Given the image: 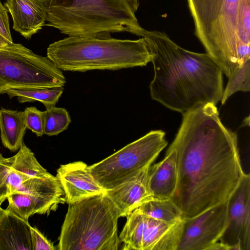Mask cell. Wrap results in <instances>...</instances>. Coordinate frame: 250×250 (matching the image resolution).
<instances>
[{"label":"cell","instance_id":"6da1fadb","mask_svg":"<svg viewBox=\"0 0 250 250\" xmlns=\"http://www.w3.org/2000/svg\"><path fill=\"white\" fill-rule=\"evenodd\" d=\"M168 149L175 154L177 183L171 200L183 219L227 202L245 175L237 134L208 103L183 114Z\"/></svg>","mask_w":250,"mask_h":250},{"label":"cell","instance_id":"7a4b0ae2","mask_svg":"<svg viewBox=\"0 0 250 250\" xmlns=\"http://www.w3.org/2000/svg\"><path fill=\"white\" fill-rule=\"evenodd\" d=\"M140 36L146 42L154 67L152 99L182 114L221 100L223 72L208 53L186 50L164 32L143 29Z\"/></svg>","mask_w":250,"mask_h":250},{"label":"cell","instance_id":"3957f363","mask_svg":"<svg viewBox=\"0 0 250 250\" xmlns=\"http://www.w3.org/2000/svg\"><path fill=\"white\" fill-rule=\"evenodd\" d=\"M195 34L223 73L231 77L250 60L241 42L239 22L250 0H187Z\"/></svg>","mask_w":250,"mask_h":250},{"label":"cell","instance_id":"277c9868","mask_svg":"<svg viewBox=\"0 0 250 250\" xmlns=\"http://www.w3.org/2000/svg\"><path fill=\"white\" fill-rule=\"evenodd\" d=\"M47 25L68 36L105 38L144 29L127 0H46Z\"/></svg>","mask_w":250,"mask_h":250},{"label":"cell","instance_id":"5b68a950","mask_svg":"<svg viewBox=\"0 0 250 250\" xmlns=\"http://www.w3.org/2000/svg\"><path fill=\"white\" fill-rule=\"evenodd\" d=\"M47 57L61 70L73 72L144 66L151 60L143 37L132 40L68 36L50 44Z\"/></svg>","mask_w":250,"mask_h":250},{"label":"cell","instance_id":"8992f818","mask_svg":"<svg viewBox=\"0 0 250 250\" xmlns=\"http://www.w3.org/2000/svg\"><path fill=\"white\" fill-rule=\"evenodd\" d=\"M118 211L105 193L68 204L60 250H117Z\"/></svg>","mask_w":250,"mask_h":250},{"label":"cell","instance_id":"52a82bcc","mask_svg":"<svg viewBox=\"0 0 250 250\" xmlns=\"http://www.w3.org/2000/svg\"><path fill=\"white\" fill-rule=\"evenodd\" d=\"M17 192L52 205L60 202L63 192L57 177L40 164L24 143L12 157L5 158L0 153V205Z\"/></svg>","mask_w":250,"mask_h":250},{"label":"cell","instance_id":"ba28073f","mask_svg":"<svg viewBox=\"0 0 250 250\" xmlns=\"http://www.w3.org/2000/svg\"><path fill=\"white\" fill-rule=\"evenodd\" d=\"M65 83L62 70L47 57L20 43L0 48V94L10 88L63 87Z\"/></svg>","mask_w":250,"mask_h":250},{"label":"cell","instance_id":"9c48e42d","mask_svg":"<svg viewBox=\"0 0 250 250\" xmlns=\"http://www.w3.org/2000/svg\"><path fill=\"white\" fill-rule=\"evenodd\" d=\"M165 132L151 130L101 161L89 166L95 179L106 190L112 189L151 165L167 146Z\"/></svg>","mask_w":250,"mask_h":250},{"label":"cell","instance_id":"30bf717a","mask_svg":"<svg viewBox=\"0 0 250 250\" xmlns=\"http://www.w3.org/2000/svg\"><path fill=\"white\" fill-rule=\"evenodd\" d=\"M227 222V202L195 217L183 219L182 234L177 250H207L219 241Z\"/></svg>","mask_w":250,"mask_h":250},{"label":"cell","instance_id":"8fae6325","mask_svg":"<svg viewBox=\"0 0 250 250\" xmlns=\"http://www.w3.org/2000/svg\"><path fill=\"white\" fill-rule=\"evenodd\" d=\"M228 203V222L219 240L229 250H250V175L246 173Z\"/></svg>","mask_w":250,"mask_h":250},{"label":"cell","instance_id":"7c38bea8","mask_svg":"<svg viewBox=\"0 0 250 250\" xmlns=\"http://www.w3.org/2000/svg\"><path fill=\"white\" fill-rule=\"evenodd\" d=\"M56 177L64 191L68 204L105 193L106 191L92 175L89 166L83 162L61 165L57 170Z\"/></svg>","mask_w":250,"mask_h":250},{"label":"cell","instance_id":"4fadbf2b","mask_svg":"<svg viewBox=\"0 0 250 250\" xmlns=\"http://www.w3.org/2000/svg\"><path fill=\"white\" fill-rule=\"evenodd\" d=\"M4 6L12 18L13 28L26 39L40 30L46 21V0H6Z\"/></svg>","mask_w":250,"mask_h":250},{"label":"cell","instance_id":"5bb4252c","mask_svg":"<svg viewBox=\"0 0 250 250\" xmlns=\"http://www.w3.org/2000/svg\"><path fill=\"white\" fill-rule=\"evenodd\" d=\"M151 165L126 182L106 194L116 206L120 217H126L144 202L152 197L147 186V176Z\"/></svg>","mask_w":250,"mask_h":250},{"label":"cell","instance_id":"9a60e30c","mask_svg":"<svg viewBox=\"0 0 250 250\" xmlns=\"http://www.w3.org/2000/svg\"><path fill=\"white\" fill-rule=\"evenodd\" d=\"M144 216L142 250H177L182 234L183 219L168 224Z\"/></svg>","mask_w":250,"mask_h":250},{"label":"cell","instance_id":"2e32d148","mask_svg":"<svg viewBox=\"0 0 250 250\" xmlns=\"http://www.w3.org/2000/svg\"><path fill=\"white\" fill-rule=\"evenodd\" d=\"M0 250H33L28 221L7 208L0 215Z\"/></svg>","mask_w":250,"mask_h":250},{"label":"cell","instance_id":"e0dca14e","mask_svg":"<svg viewBox=\"0 0 250 250\" xmlns=\"http://www.w3.org/2000/svg\"><path fill=\"white\" fill-rule=\"evenodd\" d=\"M177 183L175 154L167 149L164 159L149 168L148 188L153 198L169 199L175 193Z\"/></svg>","mask_w":250,"mask_h":250},{"label":"cell","instance_id":"ac0fdd59","mask_svg":"<svg viewBox=\"0 0 250 250\" xmlns=\"http://www.w3.org/2000/svg\"><path fill=\"white\" fill-rule=\"evenodd\" d=\"M27 129L24 111L0 109V134L4 147L12 151L19 149Z\"/></svg>","mask_w":250,"mask_h":250},{"label":"cell","instance_id":"d6986e66","mask_svg":"<svg viewBox=\"0 0 250 250\" xmlns=\"http://www.w3.org/2000/svg\"><path fill=\"white\" fill-rule=\"evenodd\" d=\"M8 205L6 208L20 218L28 221L36 214H48L56 209L50 204L31 195L22 192H15L7 199Z\"/></svg>","mask_w":250,"mask_h":250},{"label":"cell","instance_id":"ffe728a7","mask_svg":"<svg viewBox=\"0 0 250 250\" xmlns=\"http://www.w3.org/2000/svg\"><path fill=\"white\" fill-rule=\"evenodd\" d=\"M63 91V87L10 88L3 93L7 94L10 98L16 97L20 103L39 101L46 109L56 106Z\"/></svg>","mask_w":250,"mask_h":250},{"label":"cell","instance_id":"44dd1931","mask_svg":"<svg viewBox=\"0 0 250 250\" xmlns=\"http://www.w3.org/2000/svg\"><path fill=\"white\" fill-rule=\"evenodd\" d=\"M138 208L144 214L167 223H175L183 219L181 210L171 198L151 197Z\"/></svg>","mask_w":250,"mask_h":250},{"label":"cell","instance_id":"7402d4cb","mask_svg":"<svg viewBox=\"0 0 250 250\" xmlns=\"http://www.w3.org/2000/svg\"><path fill=\"white\" fill-rule=\"evenodd\" d=\"M126 223L119 238L124 244V250H142V237L144 225V214L139 208L127 216Z\"/></svg>","mask_w":250,"mask_h":250},{"label":"cell","instance_id":"603a6c76","mask_svg":"<svg viewBox=\"0 0 250 250\" xmlns=\"http://www.w3.org/2000/svg\"><path fill=\"white\" fill-rule=\"evenodd\" d=\"M43 133L47 136L57 135L66 130L71 122L68 111L64 108L55 106L43 111Z\"/></svg>","mask_w":250,"mask_h":250},{"label":"cell","instance_id":"cb8c5ba5","mask_svg":"<svg viewBox=\"0 0 250 250\" xmlns=\"http://www.w3.org/2000/svg\"><path fill=\"white\" fill-rule=\"evenodd\" d=\"M223 90L221 104L238 91L249 92L250 90V60L246 62L241 67L230 77Z\"/></svg>","mask_w":250,"mask_h":250},{"label":"cell","instance_id":"d4e9b609","mask_svg":"<svg viewBox=\"0 0 250 250\" xmlns=\"http://www.w3.org/2000/svg\"><path fill=\"white\" fill-rule=\"evenodd\" d=\"M27 128L37 136H42L43 133V111L36 107H26L24 110Z\"/></svg>","mask_w":250,"mask_h":250},{"label":"cell","instance_id":"484cf974","mask_svg":"<svg viewBox=\"0 0 250 250\" xmlns=\"http://www.w3.org/2000/svg\"><path fill=\"white\" fill-rule=\"evenodd\" d=\"M33 250H55L52 244L36 227H31Z\"/></svg>","mask_w":250,"mask_h":250},{"label":"cell","instance_id":"4316f807","mask_svg":"<svg viewBox=\"0 0 250 250\" xmlns=\"http://www.w3.org/2000/svg\"><path fill=\"white\" fill-rule=\"evenodd\" d=\"M0 34L10 43H13V39L10 30L9 18L6 8L1 3L0 0Z\"/></svg>","mask_w":250,"mask_h":250},{"label":"cell","instance_id":"83f0119b","mask_svg":"<svg viewBox=\"0 0 250 250\" xmlns=\"http://www.w3.org/2000/svg\"><path fill=\"white\" fill-rule=\"evenodd\" d=\"M10 43H11L0 34V48L5 47Z\"/></svg>","mask_w":250,"mask_h":250},{"label":"cell","instance_id":"f1b7e54d","mask_svg":"<svg viewBox=\"0 0 250 250\" xmlns=\"http://www.w3.org/2000/svg\"><path fill=\"white\" fill-rule=\"evenodd\" d=\"M131 5L135 11H137L139 6V0H127Z\"/></svg>","mask_w":250,"mask_h":250},{"label":"cell","instance_id":"f546056e","mask_svg":"<svg viewBox=\"0 0 250 250\" xmlns=\"http://www.w3.org/2000/svg\"><path fill=\"white\" fill-rule=\"evenodd\" d=\"M2 210V208L0 207V215L1 213Z\"/></svg>","mask_w":250,"mask_h":250}]
</instances>
